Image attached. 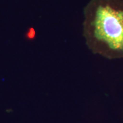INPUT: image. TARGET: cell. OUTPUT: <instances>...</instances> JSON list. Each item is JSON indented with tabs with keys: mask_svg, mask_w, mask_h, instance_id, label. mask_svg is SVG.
Instances as JSON below:
<instances>
[{
	"mask_svg": "<svg viewBox=\"0 0 123 123\" xmlns=\"http://www.w3.org/2000/svg\"><path fill=\"white\" fill-rule=\"evenodd\" d=\"M85 36L94 53L114 59L123 57V10L109 4L97 5L90 13Z\"/></svg>",
	"mask_w": 123,
	"mask_h": 123,
	"instance_id": "6da1fadb",
	"label": "cell"
}]
</instances>
